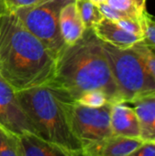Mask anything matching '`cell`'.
I'll list each match as a JSON object with an SVG mask.
<instances>
[{"label":"cell","mask_w":155,"mask_h":156,"mask_svg":"<svg viewBox=\"0 0 155 156\" xmlns=\"http://www.w3.org/2000/svg\"><path fill=\"white\" fill-rule=\"evenodd\" d=\"M76 102L84 106L97 108V107H101L109 103L110 101L107 95L103 91L93 90H88L82 93Z\"/></svg>","instance_id":"17"},{"label":"cell","mask_w":155,"mask_h":156,"mask_svg":"<svg viewBox=\"0 0 155 156\" xmlns=\"http://www.w3.org/2000/svg\"><path fill=\"white\" fill-rule=\"evenodd\" d=\"M143 142L142 138L111 135L83 148L85 156H131Z\"/></svg>","instance_id":"8"},{"label":"cell","mask_w":155,"mask_h":156,"mask_svg":"<svg viewBox=\"0 0 155 156\" xmlns=\"http://www.w3.org/2000/svg\"><path fill=\"white\" fill-rule=\"evenodd\" d=\"M65 104L72 132L83 148L112 135L111 127L112 103L109 102L97 108L77 102H65Z\"/></svg>","instance_id":"6"},{"label":"cell","mask_w":155,"mask_h":156,"mask_svg":"<svg viewBox=\"0 0 155 156\" xmlns=\"http://www.w3.org/2000/svg\"><path fill=\"white\" fill-rule=\"evenodd\" d=\"M0 125L19 135L25 132L34 133L23 112L16 91L0 76Z\"/></svg>","instance_id":"7"},{"label":"cell","mask_w":155,"mask_h":156,"mask_svg":"<svg viewBox=\"0 0 155 156\" xmlns=\"http://www.w3.org/2000/svg\"><path fill=\"white\" fill-rule=\"evenodd\" d=\"M0 156H20L18 135L0 125Z\"/></svg>","instance_id":"15"},{"label":"cell","mask_w":155,"mask_h":156,"mask_svg":"<svg viewBox=\"0 0 155 156\" xmlns=\"http://www.w3.org/2000/svg\"><path fill=\"white\" fill-rule=\"evenodd\" d=\"M143 140H155V94L140 98L133 102Z\"/></svg>","instance_id":"13"},{"label":"cell","mask_w":155,"mask_h":156,"mask_svg":"<svg viewBox=\"0 0 155 156\" xmlns=\"http://www.w3.org/2000/svg\"><path fill=\"white\" fill-rule=\"evenodd\" d=\"M56 58L13 12L0 16V76L15 90L47 85Z\"/></svg>","instance_id":"2"},{"label":"cell","mask_w":155,"mask_h":156,"mask_svg":"<svg viewBox=\"0 0 155 156\" xmlns=\"http://www.w3.org/2000/svg\"><path fill=\"white\" fill-rule=\"evenodd\" d=\"M131 156H155V140H143Z\"/></svg>","instance_id":"23"},{"label":"cell","mask_w":155,"mask_h":156,"mask_svg":"<svg viewBox=\"0 0 155 156\" xmlns=\"http://www.w3.org/2000/svg\"><path fill=\"white\" fill-rule=\"evenodd\" d=\"M75 5L86 28H92L104 17L99 6L90 0H75Z\"/></svg>","instance_id":"14"},{"label":"cell","mask_w":155,"mask_h":156,"mask_svg":"<svg viewBox=\"0 0 155 156\" xmlns=\"http://www.w3.org/2000/svg\"><path fill=\"white\" fill-rule=\"evenodd\" d=\"M98 6L100 10V12L102 13V15L104 16V17L110 19V20H112L114 22H117L121 19L127 18V17H134V16H132L125 12H122V11H120L118 9L113 8L112 6H111L107 3L100 4Z\"/></svg>","instance_id":"20"},{"label":"cell","mask_w":155,"mask_h":156,"mask_svg":"<svg viewBox=\"0 0 155 156\" xmlns=\"http://www.w3.org/2000/svg\"><path fill=\"white\" fill-rule=\"evenodd\" d=\"M4 1H5L7 11L14 12L16 9L22 8V7L41 5L49 0H4Z\"/></svg>","instance_id":"22"},{"label":"cell","mask_w":155,"mask_h":156,"mask_svg":"<svg viewBox=\"0 0 155 156\" xmlns=\"http://www.w3.org/2000/svg\"><path fill=\"white\" fill-rule=\"evenodd\" d=\"M92 29L101 41L119 48H131L136 42L143 39V37L125 30L119 24L106 17H103Z\"/></svg>","instance_id":"10"},{"label":"cell","mask_w":155,"mask_h":156,"mask_svg":"<svg viewBox=\"0 0 155 156\" xmlns=\"http://www.w3.org/2000/svg\"><path fill=\"white\" fill-rule=\"evenodd\" d=\"M16 97L35 134L57 144L69 156L82 155L83 147L72 132L66 104L48 87L16 91Z\"/></svg>","instance_id":"3"},{"label":"cell","mask_w":155,"mask_h":156,"mask_svg":"<svg viewBox=\"0 0 155 156\" xmlns=\"http://www.w3.org/2000/svg\"><path fill=\"white\" fill-rule=\"evenodd\" d=\"M106 3L113 8L125 12L134 17L140 18L143 13L139 10L132 0H107Z\"/></svg>","instance_id":"19"},{"label":"cell","mask_w":155,"mask_h":156,"mask_svg":"<svg viewBox=\"0 0 155 156\" xmlns=\"http://www.w3.org/2000/svg\"><path fill=\"white\" fill-rule=\"evenodd\" d=\"M111 127L114 135L141 138V126L138 116L134 109L125 105V102L111 104Z\"/></svg>","instance_id":"9"},{"label":"cell","mask_w":155,"mask_h":156,"mask_svg":"<svg viewBox=\"0 0 155 156\" xmlns=\"http://www.w3.org/2000/svg\"><path fill=\"white\" fill-rule=\"evenodd\" d=\"M8 12L7 9H6V6H5V1L4 0H0V16L2 15H4L5 13Z\"/></svg>","instance_id":"25"},{"label":"cell","mask_w":155,"mask_h":156,"mask_svg":"<svg viewBox=\"0 0 155 156\" xmlns=\"http://www.w3.org/2000/svg\"><path fill=\"white\" fill-rule=\"evenodd\" d=\"M132 2L139 8L140 11H142V12L145 11V2H146V0H132Z\"/></svg>","instance_id":"24"},{"label":"cell","mask_w":155,"mask_h":156,"mask_svg":"<svg viewBox=\"0 0 155 156\" xmlns=\"http://www.w3.org/2000/svg\"><path fill=\"white\" fill-rule=\"evenodd\" d=\"M46 86L67 103L76 102L82 93L93 90L103 91L111 103L123 102L102 41L92 28H86L74 44H65L56 58L53 77Z\"/></svg>","instance_id":"1"},{"label":"cell","mask_w":155,"mask_h":156,"mask_svg":"<svg viewBox=\"0 0 155 156\" xmlns=\"http://www.w3.org/2000/svg\"><path fill=\"white\" fill-rule=\"evenodd\" d=\"M143 27V40L155 52V16L143 11L141 16Z\"/></svg>","instance_id":"16"},{"label":"cell","mask_w":155,"mask_h":156,"mask_svg":"<svg viewBox=\"0 0 155 156\" xmlns=\"http://www.w3.org/2000/svg\"><path fill=\"white\" fill-rule=\"evenodd\" d=\"M134 49H136L139 54L142 56V58H143L144 62L146 63L148 69H150V71L152 72V74L153 75L155 78V52L153 50H152L144 42L143 40H139L138 42H136L134 45L132 46Z\"/></svg>","instance_id":"18"},{"label":"cell","mask_w":155,"mask_h":156,"mask_svg":"<svg viewBox=\"0 0 155 156\" xmlns=\"http://www.w3.org/2000/svg\"><path fill=\"white\" fill-rule=\"evenodd\" d=\"M102 48L123 102L154 95L155 78L136 49L119 48L103 41Z\"/></svg>","instance_id":"4"},{"label":"cell","mask_w":155,"mask_h":156,"mask_svg":"<svg viewBox=\"0 0 155 156\" xmlns=\"http://www.w3.org/2000/svg\"><path fill=\"white\" fill-rule=\"evenodd\" d=\"M92 3H94L95 5H100V4H103V3H106L107 2V0H90Z\"/></svg>","instance_id":"26"},{"label":"cell","mask_w":155,"mask_h":156,"mask_svg":"<svg viewBox=\"0 0 155 156\" xmlns=\"http://www.w3.org/2000/svg\"><path fill=\"white\" fill-rule=\"evenodd\" d=\"M116 23L119 24L125 30H127L132 34L138 35L140 37H143V27H142V23H141V17L140 18L127 17V18L121 19L119 21H117Z\"/></svg>","instance_id":"21"},{"label":"cell","mask_w":155,"mask_h":156,"mask_svg":"<svg viewBox=\"0 0 155 156\" xmlns=\"http://www.w3.org/2000/svg\"><path fill=\"white\" fill-rule=\"evenodd\" d=\"M20 156H69L59 146L38 135L25 132L18 135Z\"/></svg>","instance_id":"12"},{"label":"cell","mask_w":155,"mask_h":156,"mask_svg":"<svg viewBox=\"0 0 155 156\" xmlns=\"http://www.w3.org/2000/svg\"><path fill=\"white\" fill-rule=\"evenodd\" d=\"M71 1L74 0H49L38 5L16 9L13 13L57 58L65 46L59 30V13Z\"/></svg>","instance_id":"5"},{"label":"cell","mask_w":155,"mask_h":156,"mask_svg":"<svg viewBox=\"0 0 155 156\" xmlns=\"http://www.w3.org/2000/svg\"><path fill=\"white\" fill-rule=\"evenodd\" d=\"M58 24L61 37L66 45L74 44L82 37L86 27L78 12L75 0L62 7Z\"/></svg>","instance_id":"11"}]
</instances>
